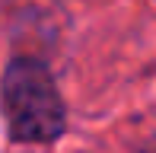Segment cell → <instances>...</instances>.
<instances>
[{
    "label": "cell",
    "instance_id": "2",
    "mask_svg": "<svg viewBox=\"0 0 156 153\" xmlns=\"http://www.w3.org/2000/svg\"><path fill=\"white\" fill-rule=\"evenodd\" d=\"M144 153H156V147H150V150H144Z\"/></svg>",
    "mask_w": 156,
    "mask_h": 153
},
{
    "label": "cell",
    "instance_id": "1",
    "mask_svg": "<svg viewBox=\"0 0 156 153\" xmlns=\"http://www.w3.org/2000/svg\"><path fill=\"white\" fill-rule=\"evenodd\" d=\"M0 109L13 141L48 144L64 134L67 109L48 64L35 58L10 61L0 80Z\"/></svg>",
    "mask_w": 156,
    "mask_h": 153
}]
</instances>
